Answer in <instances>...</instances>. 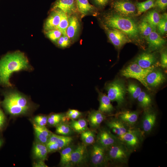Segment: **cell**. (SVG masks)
<instances>
[{"label": "cell", "instance_id": "cell-1", "mask_svg": "<svg viewBox=\"0 0 167 167\" xmlns=\"http://www.w3.org/2000/svg\"><path fill=\"white\" fill-rule=\"evenodd\" d=\"M30 68L28 60L23 53L17 52L6 55L0 60V84L11 86L9 79L13 73Z\"/></svg>", "mask_w": 167, "mask_h": 167}, {"label": "cell", "instance_id": "cell-2", "mask_svg": "<svg viewBox=\"0 0 167 167\" xmlns=\"http://www.w3.org/2000/svg\"><path fill=\"white\" fill-rule=\"evenodd\" d=\"M105 26L118 29L132 40L139 38V32L138 25L130 17L122 15L117 13L106 15L104 19Z\"/></svg>", "mask_w": 167, "mask_h": 167}, {"label": "cell", "instance_id": "cell-3", "mask_svg": "<svg viewBox=\"0 0 167 167\" xmlns=\"http://www.w3.org/2000/svg\"><path fill=\"white\" fill-rule=\"evenodd\" d=\"M2 104L6 111L14 116L26 114L31 108L30 102L25 97L14 92L6 95Z\"/></svg>", "mask_w": 167, "mask_h": 167}, {"label": "cell", "instance_id": "cell-4", "mask_svg": "<svg viewBox=\"0 0 167 167\" xmlns=\"http://www.w3.org/2000/svg\"><path fill=\"white\" fill-rule=\"evenodd\" d=\"M106 149L108 164L118 167L127 164L131 153L120 140Z\"/></svg>", "mask_w": 167, "mask_h": 167}, {"label": "cell", "instance_id": "cell-5", "mask_svg": "<svg viewBox=\"0 0 167 167\" xmlns=\"http://www.w3.org/2000/svg\"><path fill=\"white\" fill-rule=\"evenodd\" d=\"M143 134L139 129L133 127L118 138L131 153L141 146L143 140Z\"/></svg>", "mask_w": 167, "mask_h": 167}, {"label": "cell", "instance_id": "cell-6", "mask_svg": "<svg viewBox=\"0 0 167 167\" xmlns=\"http://www.w3.org/2000/svg\"><path fill=\"white\" fill-rule=\"evenodd\" d=\"M154 65L147 68L140 67L136 63L133 62L123 69L121 72V75L126 78L135 79L139 81L148 89L149 90L145 82V78L147 75L154 69Z\"/></svg>", "mask_w": 167, "mask_h": 167}, {"label": "cell", "instance_id": "cell-7", "mask_svg": "<svg viewBox=\"0 0 167 167\" xmlns=\"http://www.w3.org/2000/svg\"><path fill=\"white\" fill-rule=\"evenodd\" d=\"M105 89L111 101L116 102L118 107L123 104L127 89L123 81L116 79L107 84Z\"/></svg>", "mask_w": 167, "mask_h": 167}, {"label": "cell", "instance_id": "cell-8", "mask_svg": "<svg viewBox=\"0 0 167 167\" xmlns=\"http://www.w3.org/2000/svg\"><path fill=\"white\" fill-rule=\"evenodd\" d=\"M89 153V161L94 167L106 166L108 165L106 149L96 141L92 144Z\"/></svg>", "mask_w": 167, "mask_h": 167}, {"label": "cell", "instance_id": "cell-9", "mask_svg": "<svg viewBox=\"0 0 167 167\" xmlns=\"http://www.w3.org/2000/svg\"><path fill=\"white\" fill-rule=\"evenodd\" d=\"M88 161L89 153L86 146L83 143L75 146L71 154L70 166H81Z\"/></svg>", "mask_w": 167, "mask_h": 167}, {"label": "cell", "instance_id": "cell-10", "mask_svg": "<svg viewBox=\"0 0 167 167\" xmlns=\"http://www.w3.org/2000/svg\"><path fill=\"white\" fill-rule=\"evenodd\" d=\"M105 28L110 41L116 48L119 49L125 44L131 41L128 36L122 32L105 26Z\"/></svg>", "mask_w": 167, "mask_h": 167}, {"label": "cell", "instance_id": "cell-11", "mask_svg": "<svg viewBox=\"0 0 167 167\" xmlns=\"http://www.w3.org/2000/svg\"><path fill=\"white\" fill-rule=\"evenodd\" d=\"M112 6L116 13L128 17L134 16L137 12L135 5L128 0H117L112 3Z\"/></svg>", "mask_w": 167, "mask_h": 167}, {"label": "cell", "instance_id": "cell-12", "mask_svg": "<svg viewBox=\"0 0 167 167\" xmlns=\"http://www.w3.org/2000/svg\"><path fill=\"white\" fill-rule=\"evenodd\" d=\"M120 140L107 127L101 128L96 136V141L106 149Z\"/></svg>", "mask_w": 167, "mask_h": 167}, {"label": "cell", "instance_id": "cell-13", "mask_svg": "<svg viewBox=\"0 0 167 167\" xmlns=\"http://www.w3.org/2000/svg\"><path fill=\"white\" fill-rule=\"evenodd\" d=\"M157 116L156 113L149 108L145 109L141 122V128L143 133L148 134L155 126Z\"/></svg>", "mask_w": 167, "mask_h": 167}, {"label": "cell", "instance_id": "cell-14", "mask_svg": "<svg viewBox=\"0 0 167 167\" xmlns=\"http://www.w3.org/2000/svg\"><path fill=\"white\" fill-rule=\"evenodd\" d=\"M106 124L107 128L118 138L126 133L130 128L117 117L108 120Z\"/></svg>", "mask_w": 167, "mask_h": 167}, {"label": "cell", "instance_id": "cell-15", "mask_svg": "<svg viewBox=\"0 0 167 167\" xmlns=\"http://www.w3.org/2000/svg\"><path fill=\"white\" fill-rule=\"evenodd\" d=\"M62 11L59 9L53 11L46 19L44 25L45 32L57 29L61 20Z\"/></svg>", "mask_w": 167, "mask_h": 167}, {"label": "cell", "instance_id": "cell-16", "mask_svg": "<svg viewBox=\"0 0 167 167\" xmlns=\"http://www.w3.org/2000/svg\"><path fill=\"white\" fill-rule=\"evenodd\" d=\"M68 25L66 34L71 40H74L78 36L79 29L80 23L78 17L75 15H68Z\"/></svg>", "mask_w": 167, "mask_h": 167}, {"label": "cell", "instance_id": "cell-17", "mask_svg": "<svg viewBox=\"0 0 167 167\" xmlns=\"http://www.w3.org/2000/svg\"><path fill=\"white\" fill-rule=\"evenodd\" d=\"M154 70L150 72L145 78L146 83L148 87H157L165 80V75L161 71Z\"/></svg>", "mask_w": 167, "mask_h": 167}, {"label": "cell", "instance_id": "cell-18", "mask_svg": "<svg viewBox=\"0 0 167 167\" xmlns=\"http://www.w3.org/2000/svg\"><path fill=\"white\" fill-rule=\"evenodd\" d=\"M76 8L75 0H58L53 7V9H59L69 15L75 12Z\"/></svg>", "mask_w": 167, "mask_h": 167}, {"label": "cell", "instance_id": "cell-19", "mask_svg": "<svg viewBox=\"0 0 167 167\" xmlns=\"http://www.w3.org/2000/svg\"><path fill=\"white\" fill-rule=\"evenodd\" d=\"M156 58L153 54L144 52L139 54L134 62L143 68H147L153 65L156 62Z\"/></svg>", "mask_w": 167, "mask_h": 167}, {"label": "cell", "instance_id": "cell-20", "mask_svg": "<svg viewBox=\"0 0 167 167\" xmlns=\"http://www.w3.org/2000/svg\"><path fill=\"white\" fill-rule=\"evenodd\" d=\"M130 127H133L137 123L139 113L136 111H125L118 114L117 117Z\"/></svg>", "mask_w": 167, "mask_h": 167}, {"label": "cell", "instance_id": "cell-21", "mask_svg": "<svg viewBox=\"0 0 167 167\" xmlns=\"http://www.w3.org/2000/svg\"><path fill=\"white\" fill-rule=\"evenodd\" d=\"M106 118L105 114L97 110L92 111L88 116V121L90 126L93 130L98 128Z\"/></svg>", "mask_w": 167, "mask_h": 167}, {"label": "cell", "instance_id": "cell-22", "mask_svg": "<svg viewBox=\"0 0 167 167\" xmlns=\"http://www.w3.org/2000/svg\"><path fill=\"white\" fill-rule=\"evenodd\" d=\"M145 38L149 48L152 50H156L161 48L165 43L164 39L155 30H153Z\"/></svg>", "mask_w": 167, "mask_h": 167}, {"label": "cell", "instance_id": "cell-23", "mask_svg": "<svg viewBox=\"0 0 167 167\" xmlns=\"http://www.w3.org/2000/svg\"><path fill=\"white\" fill-rule=\"evenodd\" d=\"M32 151L33 158L36 160L45 161L49 153L46 144L36 140L33 144Z\"/></svg>", "mask_w": 167, "mask_h": 167}, {"label": "cell", "instance_id": "cell-24", "mask_svg": "<svg viewBox=\"0 0 167 167\" xmlns=\"http://www.w3.org/2000/svg\"><path fill=\"white\" fill-rule=\"evenodd\" d=\"M98 91L100 103L98 110L105 114H111L114 109L110 100L107 95Z\"/></svg>", "mask_w": 167, "mask_h": 167}, {"label": "cell", "instance_id": "cell-25", "mask_svg": "<svg viewBox=\"0 0 167 167\" xmlns=\"http://www.w3.org/2000/svg\"><path fill=\"white\" fill-rule=\"evenodd\" d=\"M36 140L39 142L45 144L53 133L46 126H41L32 123Z\"/></svg>", "mask_w": 167, "mask_h": 167}, {"label": "cell", "instance_id": "cell-26", "mask_svg": "<svg viewBox=\"0 0 167 167\" xmlns=\"http://www.w3.org/2000/svg\"><path fill=\"white\" fill-rule=\"evenodd\" d=\"M73 140V138L70 136H65L53 133L49 137L48 141L57 143L60 150H61L71 144Z\"/></svg>", "mask_w": 167, "mask_h": 167}, {"label": "cell", "instance_id": "cell-27", "mask_svg": "<svg viewBox=\"0 0 167 167\" xmlns=\"http://www.w3.org/2000/svg\"><path fill=\"white\" fill-rule=\"evenodd\" d=\"M75 146L71 144L61 150L60 164L63 167H70L71 153Z\"/></svg>", "mask_w": 167, "mask_h": 167}, {"label": "cell", "instance_id": "cell-28", "mask_svg": "<svg viewBox=\"0 0 167 167\" xmlns=\"http://www.w3.org/2000/svg\"><path fill=\"white\" fill-rule=\"evenodd\" d=\"M87 121L85 118H80L71 120L68 123L74 131L81 133L88 129Z\"/></svg>", "mask_w": 167, "mask_h": 167}, {"label": "cell", "instance_id": "cell-29", "mask_svg": "<svg viewBox=\"0 0 167 167\" xmlns=\"http://www.w3.org/2000/svg\"><path fill=\"white\" fill-rule=\"evenodd\" d=\"M68 120L65 113H54L48 116L47 124L50 126L56 127L62 123L66 122Z\"/></svg>", "mask_w": 167, "mask_h": 167}, {"label": "cell", "instance_id": "cell-30", "mask_svg": "<svg viewBox=\"0 0 167 167\" xmlns=\"http://www.w3.org/2000/svg\"><path fill=\"white\" fill-rule=\"evenodd\" d=\"M161 19L159 13L156 10H153L147 13L143 19L150 25L153 30H156L157 25Z\"/></svg>", "mask_w": 167, "mask_h": 167}, {"label": "cell", "instance_id": "cell-31", "mask_svg": "<svg viewBox=\"0 0 167 167\" xmlns=\"http://www.w3.org/2000/svg\"><path fill=\"white\" fill-rule=\"evenodd\" d=\"M77 9L83 16L91 12L94 10L93 6L88 0H76Z\"/></svg>", "mask_w": 167, "mask_h": 167}, {"label": "cell", "instance_id": "cell-32", "mask_svg": "<svg viewBox=\"0 0 167 167\" xmlns=\"http://www.w3.org/2000/svg\"><path fill=\"white\" fill-rule=\"evenodd\" d=\"M80 134L81 139L85 145H92L96 142V135L94 131L88 129Z\"/></svg>", "mask_w": 167, "mask_h": 167}, {"label": "cell", "instance_id": "cell-33", "mask_svg": "<svg viewBox=\"0 0 167 167\" xmlns=\"http://www.w3.org/2000/svg\"><path fill=\"white\" fill-rule=\"evenodd\" d=\"M56 127L55 132L58 135L65 136H70L74 131L66 122L62 123Z\"/></svg>", "mask_w": 167, "mask_h": 167}, {"label": "cell", "instance_id": "cell-34", "mask_svg": "<svg viewBox=\"0 0 167 167\" xmlns=\"http://www.w3.org/2000/svg\"><path fill=\"white\" fill-rule=\"evenodd\" d=\"M155 0H147L137 3L136 5L137 14L138 15H140L150 9L154 7L155 6Z\"/></svg>", "mask_w": 167, "mask_h": 167}, {"label": "cell", "instance_id": "cell-35", "mask_svg": "<svg viewBox=\"0 0 167 167\" xmlns=\"http://www.w3.org/2000/svg\"><path fill=\"white\" fill-rule=\"evenodd\" d=\"M137 99L140 106L145 109L149 108L152 102L151 96L146 92L142 91Z\"/></svg>", "mask_w": 167, "mask_h": 167}, {"label": "cell", "instance_id": "cell-36", "mask_svg": "<svg viewBox=\"0 0 167 167\" xmlns=\"http://www.w3.org/2000/svg\"><path fill=\"white\" fill-rule=\"evenodd\" d=\"M138 27L139 33L145 37L148 36L153 30L150 25L143 19Z\"/></svg>", "mask_w": 167, "mask_h": 167}, {"label": "cell", "instance_id": "cell-37", "mask_svg": "<svg viewBox=\"0 0 167 167\" xmlns=\"http://www.w3.org/2000/svg\"><path fill=\"white\" fill-rule=\"evenodd\" d=\"M126 89L132 98L134 99H137L142 91L141 88L138 84L132 83L129 84Z\"/></svg>", "mask_w": 167, "mask_h": 167}, {"label": "cell", "instance_id": "cell-38", "mask_svg": "<svg viewBox=\"0 0 167 167\" xmlns=\"http://www.w3.org/2000/svg\"><path fill=\"white\" fill-rule=\"evenodd\" d=\"M68 25V15L62 11L60 21L57 29L60 31L62 35L66 34V30Z\"/></svg>", "mask_w": 167, "mask_h": 167}, {"label": "cell", "instance_id": "cell-39", "mask_svg": "<svg viewBox=\"0 0 167 167\" xmlns=\"http://www.w3.org/2000/svg\"><path fill=\"white\" fill-rule=\"evenodd\" d=\"M45 33L48 38L53 42L56 43L62 34L61 32L58 29L46 31Z\"/></svg>", "mask_w": 167, "mask_h": 167}, {"label": "cell", "instance_id": "cell-40", "mask_svg": "<svg viewBox=\"0 0 167 167\" xmlns=\"http://www.w3.org/2000/svg\"><path fill=\"white\" fill-rule=\"evenodd\" d=\"M48 116L44 115H38L33 119L32 123L41 126H45L47 124Z\"/></svg>", "mask_w": 167, "mask_h": 167}, {"label": "cell", "instance_id": "cell-41", "mask_svg": "<svg viewBox=\"0 0 167 167\" xmlns=\"http://www.w3.org/2000/svg\"><path fill=\"white\" fill-rule=\"evenodd\" d=\"M83 113L79 111L74 109H69L65 113L67 118L69 119L76 120L79 118Z\"/></svg>", "mask_w": 167, "mask_h": 167}, {"label": "cell", "instance_id": "cell-42", "mask_svg": "<svg viewBox=\"0 0 167 167\" xmlns=\"http://www.w3.org/2000/svg\"><path fill=\"white\" fill-rule=\"evenodd\" d=\"M71 40L66 34H62L58 39L57 44L60 47L65 48L69 46L71 43Z\"/></svg>", "mask_w": 167, "mask_h": 167}, {"label": "cell", "instance_id": "cell-43", "mask_svg": "<svg viewBox=\"0 0 167 167\" xmlns=\"http://www.w3.org/2000/svg\"><path fill=\"white\" fill-rule=\"evenodd\" d=\"M157 28L159 33L163 35L167 32V17H164L161 18L157 25Z\"/></svg>", "mask_w": 167, "mask_h": 167}, {"label": "cell", "instance_id": "cell-44", "mask_svg": "<svg viewBox=\"0 0 167 167\" xmlns=\"http://www.w3.org/2000/svg\"><path fill=\"white\" fill-rule=\"evenodd\" d=\"M48 152H54L60 150L58 144L55 142L48 141L46 144Z\"/></svg>", "mask_w": 167, "mask_h": 167}, {"label": "cell", "instance_id": "cell-45", "mask_svg": "<svg viewBox=\"0 0 167 167\" xmlns=\"http://www.w3.org/2000/svg\"><path fill=\"white\" fill-rule=\"evenodd\" d=\"M155 4V6L164 11L166 9L167 6V0H156Z\"/></svg>", "mask_w": 167, "mask_h": 167}, {"label": "cell", "instance_id": "cell-46", "mask_svg": "<svg viewBox=\"0 0 167 167\" xmlns=\"http://www.w3.org/2000/svg\"><path fill=\"white\" fill-rule=\"evenodd\" d=\"M161 65L163 68L167 67V54L166 51L163 52L161 56Z\"/></svg>", "mask_w": 167, "mask_h": 167}, {"label": "cell", "instance_id": "cell-47", "mask_svg": "<svg viewBox=\"0 0 167 167\" xmlns=\"http://www.w3.org/2000/svg\"><path fill=\"white\" fill-rule=\"evenodd\" d=\"M6 118L2 111L0 108V131L3 129L6 123Z\"/></svg>", "mask_w": 167, "mask_h": 167}, {"label": "cell", "instance_id": "cell-48", "mask_svg": "<svg viewBox=\"0 0 167 167\" xmlns=\"http://www.w3.org/2000/svg\"><path fill=\"white\" fill-rule=\"evenodd\" d=\"M110 0H92L94 3L100 7L105 6Z\"/></svg>", "mask_w": 167, "mask_h": 167}, {"label": "cell", "instance_id": "cell-49", "mask_svg": "<svg viewBox=\"0 0 167 167\" xmlns=\"http://www.w3.org/2000/svg\"><path fill=\"white\" fill-rule=\"evenodd\" d=\"M33 166L35 167H47L48 166L44 162V161L37 160L33 164Z\"/></svg>", "mask_w": 167, "mask_h": 167}, {"label": "cell", "instance_id": "cell-50", "mask_svg": "<svg viewBox=\"0 0 167 167\" xmlns=\"http://www.w3.org/2000/svg\"><path fill=\"white\" fill-rule=\"evenodd\" d=\"M3 142V141L2 139H0V148L2 145Z\"/></svg>", "mask_w": 167, "mask_h": 167}]
</instances>
